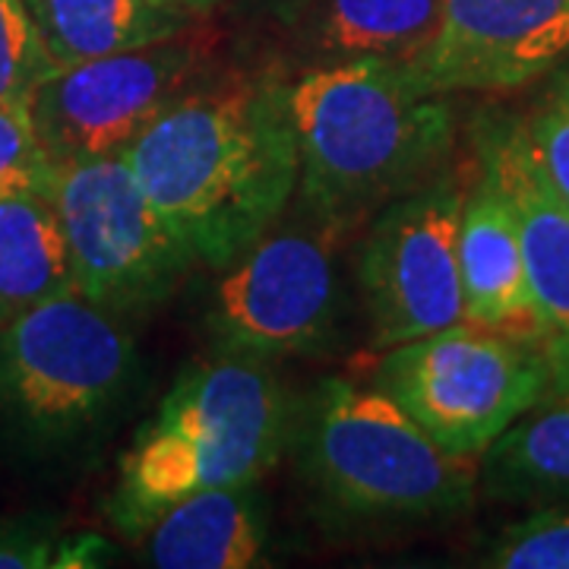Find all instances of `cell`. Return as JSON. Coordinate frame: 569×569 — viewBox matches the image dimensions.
I'll list each match as a JSON object with an SVG mask.
<instances>
[{"instance_id": "14", "label": "cell", "mask_w": 569, "mask_h": 569, "mask_svg": "<svg viewBox=\"0 0 569 569\" xmlns=\"http://www.w3.org/2000/svg\"><path fill=\"white\" fill-rule=\"evenodd\" d=\"M137 545L156 569L269 567L272 516L257 485L209 488L164 509Z\"/></svg>"}, {"instance_id": "24", "label": "cell", "mask_w": 569, "mask_h": 569, "mask_svg": "<svg viewBox=\"0 0 569 569\" xmlns=\"http://www.w3.org/2000/svg\"><path fill=\"white\" fill-rule=\"evenodd\" d=\"M118 560V548L96 535V531H77V535H61L54 548V569H86V567H108Z\"/></svg>"}, {"instance_id": "13", "label": "cell", "mask_w": 569, "mask_h": 569, "mask_svg": "<svg viewBox=\"0 0 569 569\" xmlns=\"http://www.w3.org/2000/svg\"><path fill=\"white\" fill-rule=\"evenodd\" d=\"M459 279L468 323L541 346L516 212L503 187L478 162L459 219Z\"/></svg>"}, {"instance_id": "3", "label": "cell", "mask_w": 569, "mask_h": 569, "mask_svg": "<svg viewBox=\"0 0 569 569\" xmlns=\"http://www.w3.org/2000/svg\"><path fill=\"white\" fill-rule=\"evenodd\" d=\"M295 408L266 361L212 351L187 365L118 459L102 500L108 526L137 545L190 493L260 485L291 447Z\"/></svg>"}, {"instance_id": "18", "label": "cell", "mask_w": 569, "mask_h": 569, "mask_svg": "<svg viewBox=\"0 0 569 569\" xmlns=\"http://www.w3.org/2000/svg\"><path fill=\"white\" fill-rule=\"evenodd\" d=\"M73 291L61 219L51 193L0 200V326Z\"/></svg>"}, {"instance_id": "6", "label": "cell", "mask_w": 569, "mask_h": 569, "mask_svg": "<svg viewBox=\"0 0 569 569\" xmlns=\"http://www.w3.org/2000/svg\"><path fill=\"white\" fill-rule=\"evenodd\" d=\"M370 383L437 447L481 459L548 392L550 365L538 342L459 320L387 348Z\"/></svg>"}, {"instance_id": "7", "label": "cell", "mask_w": 569, "mask_h": 569, "mask_svg": "<svg viewBox=\"0 0 569 569\" xmlns=\"http://www.w3.org/2000/svg\"><path fill=\"white\" fill-rule=\"evenodd\" d=\"M301 216L305 222L272 224L222 269L203 317L216 355L276 365L320 358L336 346L342 313L336 250L346 234Z\"/></svg>"}, {"instance_id": "17", "label": "cell", "mask_w": 569, "mask_h": 569, "mask_svg": "<svg viewBox=\"0 0 569 569\" xmlns=\"http://www.w3.org/2000/svg\"><path fill=\"white\" fill-rule=\"evenodd\" d=\"M54 67L181 36L197 20L152 0H26Z\"/></svg>"}, {"instance_id": "15", "label": "cell", "mask_w": 569, "mask_h": 569, "mask_svg": "<svg viewBox=\"0 0 569 569\" xmlns=\"http://www.w3.org/2000/svg\"><path fill=\"white\" fill-rule=\"evenodd\" d=\"M447 0H301L282 26L310 63L415 61L433 41Z\"/></svg>"}, {"instance_id": "1", "label": "cell", "mask_w": 569, "mask_h": 569, "mask_svg": "<svg viewBox=\"0 0 569 569\" xmlns=\"http://www.w3.org/2000/svg\"><path fill=\"white\" fill-rule=\"evenodd\" d=\"M291 80L276 67L212 73L121 156L193 263L224 269L298 193Z\"/></svg>"}, {"instance_id": "5", "label": "cell", "mask_w": 569, "mask_h": 569, "mask_svg": "<svg viewBox=\"0 0 569 569\" xmlns=\"http://www.w3.org/2000/svg\"><path fill=\"white\" fill-rule=\"evenodd\" d=\"M137 367L123 317L63 291L0 326V418L29 447H73L118 411Z\"/></svg>"}, {"instance_id": "2", "label": "cell", "mask_w": 569, "mask_h": 569, "mask_svg": "<svg viewBox=\"0 0 569 569\" xmlns=\"http://www.w3.org/2000/svg\"><path fill=\"white\" fill-rule=\"evenodd\" d=\"M298 209L342 234L449 164L456 114L411 61L310 63L291 86Z\"/></svg>"}, {"instance_id": "20", "label": "cell", "mask_w": 569, "mask_h": 569, "mask_svg": "<svg viewBox=\"0 0 569 569\" xmlns=\"http://www.w3.org/2000/svg\"><path fill=\"white\" fill-rule=\"evenodd\" d=\"M481 563L497 569H569V507L531 509L529 516L509 522Z\"/></svg>"}, {"instance_id": "25", "label": "cell", "mask_w": 569, "mask_h": 569, "mask_svg": "<svg viewBox=\"0 0 569 569\" xmlns=\"http://www.w3.org/2000/svg\"><path fill=\"white\" fill-rule=\"evenodd\" d=\"M152 3H159L164 10H174V13H183L190 20H203L209 13H216L224 0H152Z\"/></svg>"}, {"instance_id": "16", "label": "cell", "mask_w": 569, "mask_h": 569, "mask_svg": "<svg viewBox=\"0 0 569 569\" xmlns=\"http://www.w3.org/2000/svg\"><path fill=\"white\" fill-rule=\"evenodd\" d=\"M478 493L509 507H569V383H550L481 452Z\"/></svg>"}, {"instance_id": "19", "label": "cell", "mask_w": 569, "mask_h": 569, "mask_svg": "<svg viewBox=\"0 0 569 569\" xmlns=\"http://www.w3.org/2000/svg\"><path fill=\"white\" fill-rule=\"evenodd\" d=\"M531 156L553 193L569 206V58L541 80V89L519 114Z\"/></svg>"}, {"instance_id": "11", "label": "cell", "mask_w": 569, "mask_h": 569, "mask_svg": "<svg viewBox=\"0 0 569 569\" xmlns=\"http://www.w3.org/2000/svg\"><path fill=\"white\" fill-rule=\"evenodd\" d=\"M569 58V0H447L411 67L440 96H512Z\"/></svg>"}, {"instance_id": "12", "label": "cell", "mask_w": 569, "mask_h": 569, "mask_svg": "<svg viewBox=\"0 0 569 569\" xmlns=\"http://www.w3.org/2000/svg\"><path fill=\"white\" fill-rule=\"evenodd\" d=\"M471 133L475 162L503 187L519 222L550 383H569V206L541 174L519 114L488 111Z\"/></svg>"}, {"instance_id": "22", "label": "cell", "mask_w": 569, "mask_h": 569, "mask_svg": "<svg viewBox=\"0 0 569 569\" xmlns=\"http://www.w3.org/2000/svg\"><path fill=\"white\" fill-rule=\"evenodd\" d=\"M54 164L41 146L29 102L0 104V200L17 193H51Z\"/></svg>"}, {"instance_id": "10", "label": "cell", "mask_w": 569, "mask_h": 569, "mask_svg": "<svg viewBox=\"0 0 569 569\" xmlns=\"http://www.w3.org/2000/svg\"><path fill=\"white\" fill-rule=\"evenodd\" d=\"M466 190L462 171L443 164L365 222L355 279L377 351L466 320L459 279Z\"/></svg>"}, {"instance_id": "23", "label": "cell", "mask_w": 569, "mask_h": 569, "mask_svg": "<svg viewBox=\"0 0 569 569\" xmlns=\"http://www.w3.org/2000/svg\"><path fill=\"white\" fill-rule=\"evenodd\" d=\"M58 541L61 531L54 519H0V569H48L54 563Z\"/></svg>"}, {"instance_id": "4", "label": "cell", "mask_w": 569, "mask_h": 569, "mask_svg": "<svg viewBox=\"0 0 569 569\" xmlns=\"http://www.w3.org/2000/svg\"><path fill=\"white\" fill-rule=\"evenodd\" d=\"M295 456L336 529L449 522L478 500V459L437 447L383 389L326 377L295 408Z\"/></svg>"}, {"instance_id": "26", "label": "cell", "mask_w": 569, "mask_h": 569, "mask_svg": "<svg viewBox=\"0 0 569 569\" xmlns=\"http://www.w3.org/2000/svg\"><path fill=\"white\" fill-rule=\"evenodd\" d=\"M253 3H257V7H263V10H269L276 20H282L284 13H288V10H295L301 0H253Z\"/></svg>"}, {"instance_id": "9", "label": "cell", "mask_w": 569, "mask_h": 569, "mask_svg": "<svg viewBox=\"0 0 569 569\" xmlns=\"http://www.w3.org/2000/svg\"><path fill=\"white\" fill-rule=\"evenodd\" d=\"M219 70L216 36H181L54 67L29 96V111L54 168L121 156L187 89Z\"/></svg>"}, {"instance_id": "8", "label": "cell", "mask_w": 569, "mask_h": 569, "mask_svg": "<svg viewBox=\"0 0 569 569\" xmlns=\"http://www.w3.org/2000/svg\"><path fill=\"white\" fill-rule=\"evenodd\" d=\"M51 203L73 291L123 320L164 305L197 266L123 156L54 168Z\"/></svg>"}, {"instance_id": "21", "label": "cell", "mask_w": 569, "mask_h": 569, "mask_svg": "<svg viewBox=\"0 0 569 569\" xmlns=\"http://www.w3.org/2000/svg\"><path fill=\"white\" fill-rule=\"evenodd\" d=\"M54 61L26 0H0V104L29 102Z\"/></svg>"}]
</instances>
